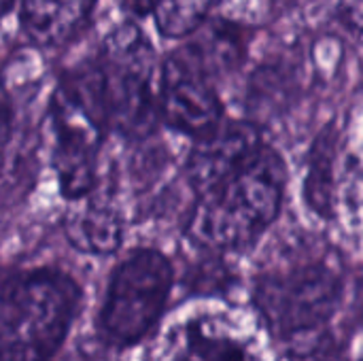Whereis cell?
I'll list each match as a JSON object with an SVG mask.
<instances>
[{"instance_id":"cell-1","label":"cell","mask_w":363,"mask_h":361,"mask_svg":"<svg viewBox=\"0 0 363 361\" xmlns=\"http://www.w3.org/2000/svg\"><path fill=\"white\" fill-rule=\"evenodd\" d=\"M185 177L194 196L187 240L213 255L253 249L283 211L287 164L253 121L225 117L191 140Z\"/></svg>"},{"instance_id":"cell-2","label":"cell","mask_w":363,"mask_h":361,"mask_svg":"<svg viewBox=\"0 0 363 361\" xmlns=\"http://www.w3.org/2000/svg\"><path fill=\"white\" fill-rule=\"evenodd\" d=\"M155 47L130 17L115 26L94 57L68 70L60 85L108 132L125 140L149 138L160 121Z\"/></svg>"},{"instance_id":"cell-3","label":"cell","mask_w":363,"mask_h":361,"mask_svg":"<svg viewBox=\"0 0 363 361\" xmlns=\"http://www.w3.org/2000/svg\"><path fill=\"white\" fill-rule=\"evenodd\" d=\"M189 38L162 60L157 111L168 130L198 140L225 119L219 81L238 68L247 38L228 21H211Z\"/></svg>"},{"instance_id":"cell-4","label":"cell","mask_w":363,"mask_h":361,"mask_svg":"<svg viewBox=\"0 0 363 361\" xmlns=\"http://www.w3.org/2000/svg\"><path fill=\"white\" fill-rule=\"evenodd\" d=\"M345 285L340 255L319 240H306L255 277L253 306L274 338L291 340L334 319Z\"/></svg>"},{"instance_id":"cell-5","label":"cell","mask_w":363,"mask_h":361,"mask_svg":"<svg viewBox=\"0 0 363 361\" xmlns=\"http://www.w3.org/2000/svg\"><path fill=\"white\" fill-rule=\"evenodd\" d=\"M81 302V285L60 268L9 270L0 294V361L53 360Z\"/></svg>"},{"instance_id":"cell-6","label":"cell","mask_w":363,"mask_h":361,"mask_svg":"<svg viewBox=\"0 0 363 361\" xmlns=\"http://www.w3.org/2000/svg\"><path fill=\"white\" fill-rule=\"evenodd\" d=\"M174 285V268L155 247L132 249L111 272L98 311V334L117 349L145 340L162 321Z\"/></svg>"},{"instance_id":"cell-7","label":"cell","mask_w":363,"mask_h":361,"mask_svg":"<svg viewBox=\"0 0 363 361\" xmlns=\"http://www.w3.org/2000/svg\"><path fill=\"white\" fill-rule=\"evenodd\" d=\"M49 128L60 196L68 202L87 198L100 183V155L108 132L60 83L49 100Z\"/></svg>"},{"instance_id":"cell-8","label":"cell","mask_w":363,"mask_h":361,"mask_svg":"<svg viewBox=\"0 0 363 361\" xmlns=\"http://www.w3.org/2000/svg\"><path fill=\"white\" fill-rule=\"evenodd\" d=\"M70 204L62 219V230L72 249L96 257H106L121 249L125 221L117 204L96 196V191Z\"/></svg>"},{"instance_id":"cell-9","label":"cell","mask_w":363,"mask_h":361,"mask_svg":"<svg viewBox=\"0 0 363 361\" xmlns=\"http://www.w3.org/2000/svg\"><path fill=\"white\" fill-rule=\"evenodd\" d=\"M98 0H17L19 28L38 47H62L89 23Z\"/></svg>"},{"instance_id":"cell-10","label":"cell","mask_w":363,"mask_h":361,"mask_svg":"<svg viewBox=\"0 0 363 361\" xmlns=\"http://www.w3.org/2000/svg\"><path fill=\"white\" fill-rule=\"evenodd\" d=\"M342 151V132L336 121L325 123L306 151V168L302 181L304 206L323 221L336 219L338 162Z\"/></svg>"},{"instance_id":"cell-11","label":"cell","mask_w":363,"mask_h":361,"mask_svg":"<svg viewBox=\"0 0 363 361\" xmlns=\"http://www.w3.org/2000/svg\"><path fill=\"white\" fill-rule=\"evenodd\" d=\"M219 0H155L153 23L162 38L183 40L194 36L208 17Z\"/></svg>"},{"instance_id":"cell-12","label":"cell","mask_w":363,"mask_h":361,"mask_svg":"<svg viewBox=\"0 0 363 361\" xmlns=\"http://www.w3.org/2000/svg\"><path fill=\"white\" fill-rule=\"evenodd\" d=\"M172 361H247V351L240 343L228 336H211L200 323L187 328L185 345Z\"/></svg>"},{"instance_id":"cell-13","label":"cell","mask_w":363,"mask_h":361,"mask_svg":"<svg viewBox=\"0 0 363 361\" xmlns=\"http://www.w3.org/2000/svg\"><path fill=\"white\" fill-rule=\"evenodd\" d=\"M279 361H347V347L336 334L317 330L291 338Z\"/></svg>"},{"instance_id":"cell-14","label":"cell","mask_w":363,"mask_h":361,"mask_svg":"<svg viewBox=\"0 0 363 361\" xmlns=\"http://www.w3.org/2000/svg\"><path fill=\"white\" fill-rule=\"evenodd\" d=\"M342 17L355 30H363V0H340Z\"/></svg>"},{"instance_id":"cell-15","label":"cell","mask_w":363,"mask_h":361,"mask_svg":"<svg viewBox=\"0 0 363 361\" xmlns=\"http://www.w3.org/2000/svg\"><path fill=\"white\" fill-rule=\"evenodd\" d=\"M121 9L132 17V19H143L153 13L155 0H119Z\"/></svg>"},{"instance_id":"cell-16","label":"cell","mask_w":363,"mask_h":361,"mask_svg":"<svg viewBox=\"0 0 363 361\" xmlns=\"http://www.w3.org/2000/svg\"><path fill=\"white\" fill-rule=\"evenodd\" d=\"M13 4H15V0H2V6H4V15H9V13L13 11Z\"/></svg>"}]
</instances>
